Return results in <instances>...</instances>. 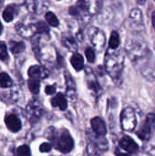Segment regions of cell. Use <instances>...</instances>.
I'll return each mask as SVG.
<instances>
[{"label": "cell", "instance_id": "6da1fadb", "mask_svg": "<svg viewBox=\"0 0 155 156\" xmlns=\"http://www.w3.org/2000/svg\"><path fill=\"white\" fill-rule=\"evenodd\" d=\"M57 147L58 149L64 154L69 153L73 147H74V142L72 137L69 135V133L68 132H64L62 133L57 142Z\"/></svg>", "mask_w": 155, "mask_h": 156}, {"label": "cell", "instance_id": "7a4b0ae2", "mask_svg": "<svg viewBox=\"0 0 155 156\" xmlns=\"http://www.w3.org/2000/svg\"><path fill=\"white\" fill-rule=\"evenodd\" d=\"M122 128L126 131H132L134 128L136 124V120L132 110L127 109L123 111L122 114Z\"/></svg>", "mask_w": 155, "mask_h": 156}, {"label": "cell", "instance_id": "3957f363", "mask_svg": "<svg viewBox=\"0 0 155 156\" xmlns=\"http://www.w3.org/2000/svg\"><path fill=\"white\" fill-rule=\"evenodd\" d=\"M154 122V115L153 114H150L148 115V117L146 118L145 123L143 124V126L142 127V129L137 133L139 138H141L143 141H146L150 138L151 135V128L152 125Z\"/></svg>", "mask_w": 155, "mask_h": 156}, {"label": "cell", "instance_id": "277c9868", "mask_svg": "<svg viewBox=\"0 0 155 156\" xmlns=\"http://www.w3.org/2000/svg\"><path fill=\"white\" fill-rule=\"evenodd\" d=\"M122 65V58L118 55H111L107 58V69L111 73H114V71H118L121 69Z\"/></svg>", "mask_w": 155, "mask_h": 156}, {"label": "cell", "instance_id": "5b68a950", "mask_svg": "<svg viewBox=\"0 0 155 156\" xmlns=\"http://www.w3.org/2000/svg\"><path fill=\"white\" fill-rule=\"evenodd\" d=\"M120 146L129 153H136L139 150L138 144L129 136H123L120 141Z\"/></svg>", "mask_w": 155, "mask_h": 156}, {"label": "cell", "instance_id": "8992f818", "mask_svg": "<svg viewBox=\"0 0 155 156\" xmlns=\"http://www.w3.org/2000/svg\"><path fill=\"white\" fill-rule=\"evenodd\" d=\"M5 122L6 127L13 133H16L21 129V122L15 114H9L5 117Z\"/></svg>", "mask_w": 155, "mask_h": 156}, {"label": "cell", "instance_id": "52a82bcc", "mask_svg": "<svg viewBox=\"0 0 155 156\" xmlns=\"http://www.w3.org/2000/svg\"><path fill=\"white\" fill-rule=\"evenodd\" d=\"M91 127L98 135H104L107 133L105 122L100 117H95L91 120Z\"/></svg>", "mask_w": 155, "mask_h": 156}, {"label": "cell", "instance_id": "ba28073f", "mask_svg": "<svg viewBox=\"0 0 155 156\" xmlns=\"http://www.w3.org/2000/svg\"><path fill=\"white\" fill-rule=\"evenodd\" d=\"M91 40H92V43H93L94 47L97 48L98 49H100L102 47H104V43H105L104 33H102L101 31L96 29L94 34L91 37Z\"/></svg>", "mask_w": 155, "mask_h": 156}, {"label": "cell", "instance_id": "9c48e42d", "mask_svg": "<svg viewBox=\"0 0 155 156\" xmlns=\"http://www.w3.org/2000/svg\"><path fill=\"white\" fill-rule=\"evenodd\" d=\"M51 104L53 107H58L61 111H65L68 107V102L65 98V96L62 93L57 94L52 100H51Z\"/></svg>", "mask_w": 155, "mask_h": 156}, {"label": "cell", "instance_id": "30bf717a", "mask_svg": "<svg viewBox=\"0 0 155 156\" xmlns=\"http://www.w3.org/2000/svg\"><path fill=\"white\" fill-rule=\"evenodd\" d=\"M28 75L31 79H40L47 76V71L39 66H32L28 69Z\"/></svg>", "mask_w": 155, "mask_h": 156}, {"label": "cell", "instance_id": "8fae6325", "mask_svg": "<svg viewBox=\"0 0 155 156\" xmlns=\"http://www.w3.org/2000/svg\"><path fill=\"white\" fill-rule=\"evenodd\" d=\"M17 10L15 5H8L3 12V18L5 22H10L12 21L15 16H16Z\"/></svg>", "mask_w": 155, "mask_h": 156}, {"label": "cell", "instance_id": "7c38bea8", "mask_svg": "<svg viewBox=\"0 0 155 156\" xmlns=\"http://www.w3.org/2000/svg\"><path fill=\"white\" fill-rule=\"evenodd\" d=\"M70 62H71V65L73 66V68L76 69V70H80L82 69L83 66H84V61H83V58L80 54H74L71 58H70Z\"/></svg>", "mask_w": 155, "mask_h": 156}, {"label": "cell", "instance_id": "4fadbf2b", "mask_svg": "<svg viewBox=\"0 0 155 156\" xmlns=\"http://www.w3.org/2000/svg\"><path fill=\"white\" fill-rule=\"evenodd\" d=\"M62 42L64 44L65 47H67L69 49H70L71 51H76L77 50V43L74 39V37H72L71 36L69 35H64L62 37Z\"/></svg>", "mask_w": 155, "mask_h": 156}, {"label": "cell", "instance_id": "5bb4252c", "mask_svg": "<svg viewBox=\"0 0 155 156\" xmlns=\"http://www.w3.org/2000/svg\"><path fill=\"white\" fill-rule=\"evenodd\" d=\"M13 85V80L7 73L2 72L0 74V87L1 88H10Z\"/></svg>", "mask_w": 155, "mask_h": 156}, {"label": "cell", "instance_id": "9a60e30c", "mask_svg": "<svg viewBox=\"0 0 155 156\" xmlns=\"http://www.w3.org/2000/svg\"><path fill=\"white\" fill-rule=\"evenodd\" d=\"M25 49V44L23 42H10V50L14 54H18L21 53Z\"/></svg>", "mask_w": 155, "mask_h": 156}, {"label": "cell", "instance_id": "2e32d148", "mask_svg": "<svg viewBox=\"0 0 155 156\" xmlns=\"http://www.w3.org/2000/svg\"><path fill=\"white\" fill-rule=\"evenodd\" d=\"M130 17H131L132 21L134 23H137V24L143 23V15H142L141 10H139V9H133L131 12Z\"/></svg>", "mask_w": 155, "mask_h": 156}, {"label": "cell", "instance_id": "e0dca14e", "mask_svg": "<svg viewBox=\"0 0 155 156\" xmlns=\"http://www.w3.org/2000/svg\"><path fill=\"white\" fill-rule=\"evenodd\" d=\"M39 87H40V83L39 80L37 79H30L28 80V88L30 90V91L34 94L38 93L39 91Z\"/></svg>", "mask_w": 155, "mask_h": 156}, {"label": "cell", "instance_id": "ac0fdd59", "mask_svg": "<svg viewBox=\"0 0 155 156\" xmlns=\"http://www.w3.org/2000/svg\"><path fill=\"white\" fill-rule=\"evenodd\" d=\"M110 48L112 49H115L119 47L120 45V36L117 32H112L111 38H110Z\"/></svg>", "mask_w": 155, "mask_h": 156}, {"label": "cell", "instance_id": "d6986e66", "mask_svg": "<svg viewBox=\"0 0 155 156\" xmlns=\"http://www.w3.org/2000/svg\"><path fill=\"white\" fill-rule=\"evenodd\" d=\"M45 18L50 26H52V27H58V20L57 16L54 15V13H52V12L46 13Z\"/></svg>", "mask_w": 155, "mask_h": 156}, {"label": "cell", "instance_id": "ffe728a7", "mask_svg": "<svg viewBox=\"0 0 155 156\" xmlns=\"http://www.w3.org/2000/svg\"><path fill=\"white\" fill-rule=\"evenodd\" d=\"M30 149L27 145H21L16 150V155L17 156H30Z\"/></svg>", "mask_w": 155, "mask_h": 156}, {"label": "cell", "instance_id": "44dd1931", "mask_svg": "<svg viewBox=\"0 0 155 156\" xmlns=\"http://www.w3.org/2000/svg\"><path fill=\"white\" fill-rule=\"evenodd\" d=\"M36 31L38 33H48L49 31L48 25L45 22L42 21H38L36 24Z\"/></svg>", "mask_w": 155, "mask_h": 156}, {"label": "cell", "instance_id": "7402d4cb", "mask_svg": "<svg viewBox=\"0 0 155 156\" xmlns=\"http://www.w3.org/2000/svg\"><path fill=\"white\" fill-rule=\"evenodd\" d=\"M7 58V49L4 42L0 41V59L5 60Z\"/></svg>", "mask_w": 155, "mask_h": 156}, {"label": "cell", "instance_id": "603a6c76", "mask_svg": "<svg viewBox=\"0 0 155 156\" xmlns=\"http://www.w3.org/2000/svg\"><path fill=\"white\" fill-rule=\"evenodd\" d=\"M85 54H86V58H87L88 61L94 62V60H95V52H94V50L92 48H86Z\"/></svg>", "mask_w": 155, "mask_h": 156}, {"label": "cell", "instance_id": "cb8c5ba5", "mask_svg": "<svg viewBox=\"0 0 155 156\" xmlns=\"http://www.w3.org/2000/svg\"><path fill=\"white\" fill-rule=\"evenodd\" d=\"M39 151L41 153H48L51 151V145L48 143H44L39 146Z\"/></svg>", "mask_w": 155, "mask_h": 156}, {"label": "cell", "instance_id": "d4e9b609", "mask_svg": "<svg viewBox=\"0 0 155 156\" xmlns=\"http://www.w3.org/2000/svg\"><path fill=\"white\" fill-rule=\"evenodd\" d=\"M45 90H46V93H47V94L51 95V94L55 93V91H56V87H55V86H47Z\"/></svg>", "mask_w": 155, "mask_h": 156}, {"label": "cell", "instance_id": "484cf974", "mask_svg": "<svg viewBox=\"0 0 155 156\" xmlns=\"http://www.w3.org/2000/svg\"><path fill=\"white\" fill-rule=\"evenodd\" d=\"M116 155L117 156H130L126 154H122V153H120V152H116Z\"/></svg>", "mask_w": 155, "mask_h": 156}, {"label": "cell", "instance_id": "4316f807", "mask_svg": "<svg viewBox=\"0 0 155 156\" xmlns=\"http://www.w3.org/2000/svg\"><path fill=\"white\" fill-rule=\"evenodd\" d=\"M153 27H154L155 28V11L153 13Z\"/></svg>", "mask_w": 155, "mask_h": 156}, {"label": "cell", "instance_id": "83f0119b", "mask_svg": "<svg viewBox=\"0 0 155 156\" xmlns=\"http://www.w3.org/2000/svg\"><path fill=\"white\" fill-rule=\"evenodd\" d=\"M137 2H138V4H140V5H144L145 2H146V0H137Z\"/></svg>", "mask_w": 155, "mask_h": 156}, {"label": "cell", "instance_id": "f1b7e54d", "mask_svg": "<svg viewBox=\"0 0 155 156\" xmlns=\"http://www.w3.org/2000/svg\"><path fill=\"white\" fill-rule=\"evenodd\" d=\"M2 32V25H1V23H0V33Z\"/></svg>", "mask_w": 155, "mask_h": 156}]
</instances>
